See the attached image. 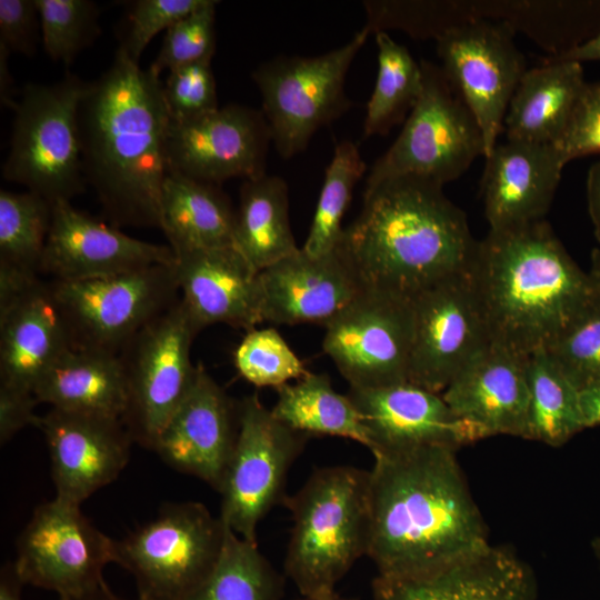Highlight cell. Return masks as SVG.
Instances as JSON below:
<instances>
[{"instance_id": "1", "label": "cell", "mask_w": 600, "mask_h": 600, "mask_svg": "<svg viewBox=\"0 0 600 600\" xmlns=\"http://www.w3.org/2000/svg\"><path fill=\"white\" fill-rule=\"evenodd\" d=\"M456 452L429 446L373 456L366 556L377 576L422 577L489 544Z\"/></svg>"}, {"instance_id": "2", "label": "cell", "mask_w": 600, "mask_h": 600, "mask_svg": "<svg viewBox=\"0 0 600 600\" xmlns=\"http://www.w3.org/2000/svg\"><path fill=\"white\" fill-rule=\"evenodd\" d=\"M83 173L114 226L160 229L170 117L162 81L118 48L78 110Z\"/></svg>"}, {"instance_id": "3", "label": "cell", "mask_w": 600, "mask_h": 600, "mask_svg": "<svg viewBox=\"0 0 600 600\" xmlns=\"http://www.w3.org/2000/svg\"><path fill=\"white\" fill-rule=\"evenodd\" d=\"M479 241L467 216L429 179L401 176L364 188L360 213L337 249L363 288L412 300L449 277L469 272Z\"/></svg>"}, {"instance_id": "4", "label": "cell", "mask_w": 600, "mask_h": 600, "mask_svg": "<svg viewBox=\"0 0 600 600\" xmlns=\"http://www.w3.org/2000/svg\"><path fill=\"white\" fill-rule=\"evenodd\" d=\"M470 277L490 341L524 358L547 350L600 300V287L544 219L490 230Z\"/></svg>"}, {"instance_id": "5", "label": "cell", "mask_w": 600, "mask_h": 600, "mask_svg": "<svg viewBox=\"0 0 600 600\" xmlns=\"http://www.w3.org/2000/svg\"><path fill=\"white\" fill-rule=\"evenodd\" d=\"M293 526L284 559L286 576L300 594L336 591L337 583L367 554L369 471L351 466L316 469L286 497Z\"/></svg>"}, {"instance_id": "6", "label": "cell", "mask_w": 600, "mask_h": 600, "mask_svg": "<svg viewBox=\"0 0 600 600\" xmlns=\"http://www.w3.org/2000/svg\"><path fill=\"white\" fill-rule=\"evenodd\" d=\"M87 81L66 76L50 84L28 83L12 108L10 150L3 179L24 186L51 204L86 190L78 110Z\"/></svg>"}, {"instance_id": "7", "label": "cell", "mask_w": 600, "mask_h": 600, "mask_svg": "<svg viewBox=\"0 0 600 600\" xmlns=\"http://www.w3.org/2000/svg\"><path fill=\"white\" fill-rule=\"evenodd\" d=\"M228 526L200 502H172L114 540V562L134 579L137 600H189L208 579Z\"/></svg>"}, {"instance_id": "8", "label": "cell", "mask_w": 600, "mask_h": 600, "mask_svg": "<svg viewBox=\"0 0 600 600\" xmlns=\"http://www.w3.org/2000/svg\"><path fill=\"white\" fill-rule=\"evenodd\" d=\"M50 282L71 348L112 356L180 299L174 262Z\"/></svg>"}, {"instance_id": "9", "label": "cell", "mask_w": 600, "mask_h": 600, "mask_svg": "<svg viewBox=\"0 0 600 600\" xmlns=\"http://www.w3.org/2000/svg\"><path fill=\"white\" fill-rule=\"evenodd\" d=\"M362 28L347 43L316 57L279 56L253 72L262 113L280 157L302 152L312 136L343 116L353 102L344 90L348 70L366 43Z\"/></svg>"}, {"instance_id": "10", "label": "cell", "mask_w": 600, "mask_h": 600, "mask_svg": "<svg viewBox=\"0 0 600 600\" xmlns=\"http://www.w3.org/2000/svg\"><path fill=\"white\" fill-rule=\"evenodd\" d=\"M200 331L180 298L120 352L126 381L121 420L133 443L154 451L168 422L192 389L198 364L191 362L190 351Z\"/></svg>"}, {"instance_id": "11", "label": "cell", "mask_w": 600, "mask_h": 600, "mask_svg": "<svg viewBox=\"0 0 600 600\" xmlns=\"http://www.w3.org/2000/svg\"><path fill=\"white\" fill-rule=\"evenodd\" d=\"M423 89L390 148L377 159L366 188L401 176H414L441 186L462 176L484 142L473 116L452 89L441 68L420 61Z\"/></svg>"}, {"instance_id": "12", "label": "cell", "mask_w": 600, "mask_h": 600, "mask_svg": "<svg viewBox=\"0 0 600 600\" xmlns=\"http://www.w3.org/2000/svg\"><path fill=\"white\" fill-rule=\"evenodd\" d=\"M310 437L278 420L257 393L239 401V432L218 492L219 517L257 542L259 522L287 497L288 472Z\"/></svg>"}, {"instance_id": "13", "label": "cell", "mask_w": 600, "mask_h": 600, "mask_svg": "<svg viewBox=\"0 0 600 600\" xmlns=\"http://www.w3.org/2000/svg\"><path fill=\"white\" fill-rule=\"evenodd\" d=\"M324 327L323 351L350 388L371 389L408 381L412 300L363 288Z\"/></svg>"}, {"instance_id": "14", "label": "cell", "mask_w": 600, "mask_h": 600, "mask_svg": "<svg viewBox=\"0 0 600 600\" xmlns=\"http://www.w3.org/2000/svg\"><path fill=\"white\" fill-rule=\"evenodd\" d=\"M513 37L501 21L474 19L436 40L446 79L481 130L484 157L497 146L509 103L528 70Z\"/></svg>"}, {"instance_id": "15", "label": "cell", "mask_w": 600, "mask_h": 600, "mask_svg": "<svg viewBox=\"0 0 600 600\" xmlns=\"http://www.w3.org/2000/svg\"><path fill=\"white\" fill-rule=\"evenodd\" d=\"M114 562V540L82 513L80 506L54 498L38 506L17 540L16 570L24 584L61 598L81 594L103 580Z\"/></svg>"}, {"instance_id": "16", "label": "cell", "mask_w": 600, "mask_h": 600, "mask_svg": "<svg viewBox=\"0 0 600 600\" xmlns=\"http://www.w3.org/2000/svg\"><path fill=\"white\" fill-rule=\"evenodd\" d=\"M413 340L408 381L441 393L491 344L470 271L433 284L412 299Z\"/></svg>"}, {"instance_id": "17", "label": "cell", "mask_w": 600, "mask_h": 600, "mask_svg": "<svg viewBox=\"0 0 600 600\" xmlns=\"http://www.w3.org/2000/svg\"><path fill=\"white\" fill-rule=\"evenodd\" d=\"M268 122L260 110L227 104L186 121H171L166 139L168 172L221 184L266 174Z\"/></svg>"}, {"instance_id": "18", "label": "cell", "mask_w": 600, "mask_h": 600, "mask_svg": "<svg viewBox=\"0 0 600 600\" xmlns=\"http://www.w3.org/2000/svg\"><path fill=\"white\" fill-rule=\"evenodd\" d=\"M348 396L361 417L373 456L429 446L458 450L484 438L479 429L453 413L441 393L409 381L350 388Z\"/></svg>"}, {"instance_id": "19", "label": "cell", "mask_w": 600, "mask_h": 600, "mask_svg": "<svg viewBox=\"0 0 600 600\" xmlns=\"http://www.w3.org/2000/svg\"><path fill=\"white\" fill-rule=\"evenodd\" d=\"M47 441L56 498L81 504L118 478L133 443L120 418L51 408L36 423Z\"/></svg>"}, {"instance_id": "20", "label": "cell", "mask_w": 600, "mask_h": 600, "mask_svg": "<svg viewBox=\"0 0 600 600\" xmlns=\"http://www.w3.org/2000/svg\"><path fill=\"white\" fill-rule=\"evenodd\" d=\"M174 260L169 246L129 237L76 209L70 201H58L52 204L40 272L52 280H78L172 264Z\"/></svg>"}, {"instance_id": "21", "label": "cell", "mask_w": 600, "mask_h": 600, "mask_svg": "<svg viewBox=\"0 0 600 600\" xmlns=\"http://www.w3.org/2000/svg\"><path fill=\"white\" fill-rule=\"evenodd\" d=\"M239 432V401L198 364L194 384L161 433L154 452L169 467L219 490Z\"/></svg>"}, {"instance_id": "22", "label": "cell", "mask_w": 600, "mask_h": 600, "mask_svg": "<svg viewBox=\"0 0 600 600\" xmlns=\"http://www.w3.org/2000/svg\"><path fill=\"white\" fill-rule=\"evenodd\" d=\"M262 318L274 324L326 326L363 289L349 261L336 248L310 256L301 248L259 272Z\"/></svg>"}, {"instance_id": "23", "label": "cell", "mask_w": 600, "mask_h": 600, "mask_svg": "<svg viewBox=\"0 0 600 600\" xmlns=\"http://www.w3.org/2000/svg\"><path fill=\"white\" fill-rule=\"evenodd\" d=\"M484 158L480 194L490 230L544 219L567 164L559 148L507 140Z\"/></svg>"}, {"instance_id": "24", "label": "cell", "mask_w": 600, "mask_h": 600, "mask_svg": "<svg viewBox=\"0 0 600 600\" xmlns=\"http://www.w3.org/2000/svg\"><path fill=\"white\" fill-rule=\"evenodd\" d=\"M174 256L180 298L200 330L226 323L248 331L263 322L259 272L236 247Z\"/></svg>"}, {"instance_id": "25", "label": "cell", "mask_w": 600, "mask_h": 600, "mask_svg": "<svg viewBox=\"0 0 600 600\" xmlns=\"http://www.w3.org/2000/svg\"><path fill=\"white\" fill-rule=\"evenodd\" d=\"M372 600H537L531 568L513 551L490 543L429 574L377 576Z\"/></svg>"}, {"instance_id": "26", "label": "cell", "mask_w": 600, "mask_h": 600, "mask_svg": "<svg viewBox=\"0 0 600 600\" xmlns=\"http://www.w3.org/2000/svg\"><path fill=\"white\" fill-rule=\"evenodd\" d=\"M526 359L491 343L452 379L442 398L484 438H524L529 406Z\"/></svg>"}, {"instance_id": "27", "label": "cell", "mask_w": 600, "mask_h": 600, "mask_svg": "<svg viewBox=\"0 0 600 600\" xmlns=\"http://www.w3.org/2000/svg\"><path fill=\"white\" fill-rule=\"evenodd\" d=\"M69 349V336L51 282L36 281L0 309V383L33 392Z\"/></svg>"}, {"instance_id": "28", "label": "cell", "mask_w": 600, "mask_h": 600, "mask_svg": "<svg viewBox=\"0 0 600 600\" xmlns=\"http://www.w3.org/2000/svg\"><path fill=\"white\" fill-rule=\"evenodd\" d=\"M582 63L546 58L519 82L503 122L507 140L559 146L586 86Z\"/></svg>"}, {"instance_id": "29", "label": "cell", "mask_w": 600, "mask_h": 600, "mask_svg": "<svg viewBox=\"0 0 600 600\" xmlns=\"http://www.w3.org/2000/svg\"><path fill=\"white\" fill-rule=\"evenodd\" d=\"M236 210L219 184L168 172L160 229L174 253L234 247Z\"/></svg>"}, {"instance_id": "30", "label": "cell", "mask_w": 600, "mask_h": 600, "mask_svg": "<svg viewBox=\"0 0 600 600\" xmlns=\"http://www.w3.org/2000/svg\"><path fill=\"white\" fill-rule=\"evenodd\" d=\"M39 403L51 408L120 418L126 407V381L119 356L69 349L33 389Z\"/></svg>"}, {"instance_id": "31", "label": "cell", "mask_w": 600, "mask_h": 600, "mask_svg": "<svg viewBox=\"0 0 600 600\" xmlns=\"http://www.w3.org/2000/svg\"><path fill=\"white\" fill-rule=\"evenodd\" d=\"M234 247L258 272L300 249L291 230L288 186L282 178L266 173L243 181Z\"/></svg>"}, {"instance_id": "32", "label": "cell", "mask_w": 600, "mask_h": 600, "mask_svg": "<svg viewBox=\"0 0 600 600\" xmlns=\"http://www.w3.org/2000/svg\"><path fill=\"white\" fill-rule=\"evenodd\" d=\"M481 19L501 21L520 31L549 57H560L600 31V0L477 1Z\"/></svg>"}, {"instance_id": "33", "label": "cell", "mask_w": 600, "mask_h": 600, "mask_svg": "<svg viewBox=\"0 0 600 600\" xmlns=\"http://www.w3.org/2000/svg\"><path fill=\"white\" fill-rule=\"evenodd\" d=\"M273 416L291 429L311 436L347 438L369 447L361 417L348 394L337 392L328 374H304L277 388Z\"/></svg>"}, {"instance_id": "34", "label": "cell", "mask_w": 600, "mask_h": 600, "mask_svg": "<svg viewBox=\"0 0 600 600\" xmlns=\"http://www.w3.org/2000/svg\"><path fill=\"white\" fill-rule=\"evenodd\" d=\"M529 406L524 439L561 447L584 430L580 391L546 350L526 359Z\"/></svg>"}, {"instance_id": "35", "label": "cell", "mask_w": 600, "mask_h": 600, "mask_svg": "<svg viewBox=\"0 0 600 600\" xmlns=\"http://www.w3.org/2000/svg\"><path fill=\"white\" fill-rule=\"evenodd\" d=\"M378 48V72L367 103L362 138L386 136L404 122L423 89V72L409 50L388 32L374 34Z\"/></svg>"}, {"instance_id": "36", "label": "cell", "mask_w": 600, "mask_h": 600, "mask_svg": "<svg viewBox=\"0 0 600 600\" xmlns=\"http://www.w3.org/2000/svg\"><path fill=\"white\" fill-rule=\"evenodd\" d=\"M284 577L260 552L257 542L229 527L220 558L189 600H282Z\"/></svg>"}, {"instance_id": "37", "label": "cell", "mask_w": 600, "mask_h": 600, "mask_svg": "<svg viewBox=\"0 0 600 600\" xmlns=\"http://www.w3.org/2000/svg\"><path fill=\"white\" fill-rule=\"evenodd\" d=\"M52 204L31 192L0 191V268L40 273Z\"/></svg>"}, {"instance_id": "38", "label": "cell", "mask_w": 600, "mask_h": 600, "mask_svg": "<svg viewBox=\"0 0 600 600\" xmlns=\"http://www.w3.org/2000/svg\"><path fill=\"white\" fill-rule=\"evenodd\" d=\"M367 171L358 146L349 140L334 148L326 169L313 219L301 249L310 256L332 252L341 239L342 218L349 207L353 189Z\"/></svg>"}, {"instance_id": "39", "label": "cell", "mask_w": 600, "mask_h": 600, "mask_svg": "<svg viewBox=\"0 0 600 600\" xmlns=\"http://www.w3.org/2000/svg\"><path fill=\"white\" fill-rule=\"evenodd\" d=\"M363 28L369 33L399 29L419 40L434 39L464 22L481 19L476 1L367 0Z\"/></svg>"}, {"instance_id": "40", "label": "cell", "mask_w": 600, "mask_h": 600, "mask_svg": "<svg viewBox=\"0 0 600 600\" xmlns=\"http://www.w3.org/2000/svg\"><path fill=\"white\" fill-rule=\"evenodd\" d=\"M46 53L69 66L101 33L100 9L91 0H36Z\"/></svg>"}, {"instance_id": "41", "label": "cell", "mask_w": 600, "mask_h": 600, "mask_svg": "<svg viewBox=\"0 0 600 600\" xmlns=\"http://www.w3.org/2000/svg\"><path fill=\"white\" fill-rule=\"evenodd\" d=\"M234 367L256 387L279 388L308 371L274 328L250 329L233 354Z\"/></svg>"}, {"instance_id": "42", "label": "cell", "mask_w": 600, "mask_h": 600, "mask_svg": "<svg viewBox=\"0 0 600 600\" xmlns=\"http://www.w3.org/2000/svg\"><path fill=\"white\" fill-rule=\"evenodd\" d=\"M546 351L579 391L600 381V300Z\"/></svg>"}, {"instance_id": "43", "label": "cell", "mask_w": 600, "mask_h": 600, "mask_svg": "<svg viewBox=\"0 0 600 600\" xmlns=\"http://www.w3.org/2000/svg\"><path fill=\"white\" fill-rule=\"evenodd\" d=\"M206 2L173 23L167 31L160 51L150 68L161 74L176 68L211 61L216 50V6Z\"/></svg>"}, {"instance_id": "44", "label": "cell", "mask_w": 600, "mask_h": 600, "mask_svg": "<svg viewBox=\"0 0 600 600\" xmlns=\"http://www.w3.org/2000/svg\"><path fill=\"white\" fill-rule=\"evenodd\" d=\"M162 91L171 121L194 119L219 108L210 60L169 71Z\"/></svg>"}, {"instance_id": "45", "label": "cell", "mask_w": 600, "mask_h": 600, "mask_svg": "<svg viewBox=\"0 0 600 600\" xmlns=\"http://www.w3.org/2000/svg\"><path fill=\"white\" fill-rule=\"evenodd\" d=\"M206 0H137L130 2L127 16V31L119 48L136 63L146 47L160 31L188 16Z\"/></svg>"}, {"instance_id": "46", "label": "cell", "mask_w": 600, "mask_h": 600, "mask_svg": "<svg viewBox=\"0 0 600 600\" xmlns=\"http://www.w3.org/2000/svg\"><path fill=\"white\" fill-rule=\"evenodd\" d=\"M558 148L566 163L600 156V81L586 83Z\"/></svg>"}, {"instance_id": "47", "label": "cell", "mask_w": 600, "mask_h": 600, "mask_svg": "<svg viewBox=\"0 0 600 600\" xmlns=\"http://www.w3.org/2000/svg\"><path fill=\"white\" fill-rule=\"evenodd\" d=\"M41 38L36 0H0V46L32 58Z\"/></svg>"}, {"instance_id": "48", "label": "cell", "mask_w": 600, "mask_h": 600, "mask_svg": "<svg viewBox=\"0 0 600 600\" xmlns=\"http://www.w3.org/2000/svg\"><path fill=\"white\" fill-rule=\"evenodd\" d=\"M39 403L32 391L0 383V443L8 442L27 426H34L39 416L34 408Z\"/></svg>"}, {"instance_id": "49", "label": "cell", "mask_w": 600, "mask_h": 600, "mask_svg": "<svg viewBox=\"0 0 600 600\" xmlns=\"http://www.w3.org/2000/svg\"><path fill=\"white\" fill-rule=\"evenodd\" d=\"M586 187L588 212L593 226L594 237L600 243V159L590 166Z\"/></svg>"}, {"instance_id": "50", "label": "cell", "mask_w": 600, "mask_h": 600, "mask_svg": "<svg viewBox=\"0 0 600 600\" xmlns=\"http://www.w3.org/2000/svg\"><path fill=\"white\" fill-rule=\"evenodd\" d=\"M580 408L586 429L600 426V381L580 390Z\"/></svg>"}, {"instance_id": "51", "label": "cell", "mask_w": 600, "mask_h": 600, "mask_svg": "<svg viewBox=\"0 0 600 600\" xmlns=\"http://www.w3.org/2000/svg\"><path fill=\"white\" fill-rule=\"evenodd\" d=\"M26 586L19 577L14 563H6L0 571V600H22Z\"/></svg>"}, {"instance_id": "52", "label": "cell", "mask_w": 600, "mask_h": 600, "mask_svg": "<svg viewBox=\"0 0 600 600\" xmlns=\"http://www.w3.org/2000/svg\"><path fill=\"white\" fill-rule=\"evenodd\" d=\"M9 56L10 52L0 46V101L1 104L12 109L16 103L13 98L14 80L8 68Z\"/></svg>"}, {"instance_id": "53", "label": "cell", "mask_w": 600, "mask_h": 600, "mask_svg": "<svg viewBox=\"0 0 600 600\" xmlns=\"http://www.w3.org/2000/svg\"><path fill=\"white\" fill-rule=\"evenodd\" d=\"M561 60H572L580 63L589 61L600 62V31L586 43L560 57H549Z\"/></svg>"}, {"instance_id": "54", "label": "cell", "mask_w": 600, "mask_h": 600, "mask_svg": "<svg viewBox=\"0 0 600 600\" xmlns=\"http://www.w3.org/2000/svg\"><path fill=\"white\" fill-rule=\"evenodd\" d=\"M59 600H124L121 597L117 596L106 583V581H102L94 588L69 598H61Z\"/></svg>"}, {"instance_id": "55", "label": "cell", "mask_w": 600, "mask_h": 600, "mask_svg": "<svg viewBox=\"0 0 600 600\" xmlns=\"http://www.w3.org/2000/svg\"><path fill=\"white\" fill-rule=\"evenodd\" d=\"M589 273L600 287V249L598 248H594L591 251V267Z\"/></svg>"}, {"instance_id": "56", "label": "cell", "mask_w": 600, "mask_h": 600, "mask_svg": "<svg viewBox=\"0 0 600 600\" xmlns=\"http://www.w3.org/2000/svg\"><path fill=\"white\" fill-rule=\"evenodd\" d=\"M292 600H357L353 598L343 597L336 591L322 594L302 596Z\"/></svg>"}, {"instance_id": "57", "label": "cell", "mask_w": 600, "mask_h": 600, "mask_svg": "<svg viewBox=\"0 0 600 600\" xmlns=\"http://www.w3.org/2000/svg\"><path fill=\"white\" fill-rule=\"evenodd\" d=\"M591 550L600 568V537H597L591 541Z\"/></svg>"}]
</instances>
